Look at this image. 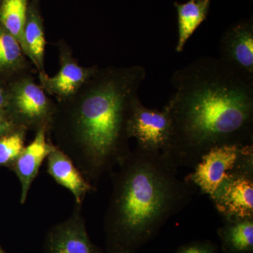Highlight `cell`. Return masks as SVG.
I'll list each match as a JSON object with an SVG mask.
<instances>
[{"mask_svg":"<svg viewBox=\"0 0 253 253\" xmlns=\"http://www.w3.org/2000/svg\"><path fill=\"white\" fill-rule=\"evenodd\" d=\"M44 253H106L91 242L83 218L76 213L48 231Z\"/></svg>","mask_w":253,"mask_h":253,"instance_id":"10","label":"cell"},{"mask_svg":"<svg viewBox=\"0 0 253 253\" xmlns=\"http://www.w3.org/2000/svg\"><path fill=\"white\" fill-rule=\"evenodd\" d=\"M118 166L105 217V253H136L189 204L198 188L162 153L136 147Z\"/></svg>","mask_w":253,"mask_h":253,"instance_id":"3","label":"cell"},{"mask_svg":"<svg viewBox=\"0 0 253 253\" xmlns=\"http://www.w3.org/2000/svg\"><path fill=\"white\" fill-rule=\"evenodd\" d=\"M210 198L223 218L253 217V167L229 174Z\"/></svg>","mask_w":253,"mask_h":253,"instance_id":"7","label":"cell"},{"mask_svg":"<svg viewBox=\"0 0 253 253\" xmlns=\"http://www.w3.org/2000/svg\"><path fill=\"white\" fill-rule=\"evenodd\" d=\"M26 131L19 126L0 137V165L15 163L24 149Z\"/></svg>","mask_w":253,"mask_h":253,"instance_id":"18","label":"cell"},{"mask_svg":"<svg viewBox=\"0 0 253 253\" xmlns=\"http://www.w3.org/2000/svg\"><path fill=\"white\" fill-rule=\"evenodd\" d=\"M166 110L172 126L166 154L177 168H194L224 144H253V76L218 58L202 56L176 70Z\"/></svg>","mask_w":253,"mask_h":253,"instance_id":"1","label":"cell"},{"mask_svg":"<svg viewBox=\"0 0 253 253\" xmlns=\"http://www.w3.org/2000/svg\"><path fill=\"white\" fill-rule=\"evenodd\" d=\"M0 253H3V251H1V249H0Z\"/></svg>","mask_w":253,"mask_h":253,"instance_id":"22","label":"cell"},{"mask_svg":"<svg viewBox=\"0 0 253 253\" xmlns=\"http://www.w3.org/2000/svg\"><path fill=\"white\" fill-rule=\"evenodd\" d=\"M1 0H0V2H1Z\"/></svg>","mask_w":253,"mask_h":253,"instance_id":"23","label":"cell"},{"mask_svg":"<svg viewBox=\"0 0 253 253\" xmlns=\"http://www.w3.org/2000/svg\"><path fill=\"white\" fill-rule=\"evenodd\" d=\"M219 59L253 76V18H245L231 25L223 33L219 43Z\"/></svg>","mask_w":253,"mask_h":253,"instance_id":"9","label":"cell"},{"mask_svg":"<svg viewBox=\"0 0 253 253\" xmlns=\"http://www.w3.org/2000/svg\"><path fill=\"white\" fill-rule=\"evenodd\" d=\"M175 253H219L217 245L208 240L196 241L182 245Z\"/></svg>","mask_w":253,"mask_h":253,"instance_id":"19","label":"cell"},{"mask_svg":"<svg viewBox=\"0 0 253 253\" xmlns=\"http://www.w3.org/2000/svg\"><path fill=\"white\" fill-rule=\"evenodd\" d=\"M17 127H19V126H16L13 122L4 121L2 116H0V137H1L2 136L1 135L4 134L5 133L7 134V133L11 132V131L14 130Z\"/></svg>","mask_w":253,"mask_h":253,"instance_id":"20","label":"cell"},{"mask_svg":"<svg viewBox=\"0 0 253 253\" xmlns=\"http://www.w3.org/2000/svg\"><path fill=\"white\" fill-rule=\"evenodd\" d=\"M23 36L28 59L36 66L38 73L44 72V56L46 41L44 23L38 0H31V2L28 3Z\"/></svg>","mask_w":253,"mask_h":253,"instance_id":"14","label":"cell"},{"mask_svg":"<svg viewBox=\"0 0 253 253\" xmlns=\"http://www.w3.org/2000/svg\"><path fill=\"white\" fill-rule=\"evenodd\" d=\"M47 163L50 175L56 182L69 190L77 204H81L86 194L93 188L76 167L72 160L54 146L47 156Z\"/></svg>","mask_w":253,"mask_h":253,"instance_id":"12","label":"cell"},{"mask_svg":"<svg viewBox=\"0 0 253 253\" xmlns=\"http://www.w3.org/2000/svg\"><path fill=\"white\" fill-rule=\"evenodd\" d=\"M217 234L224 253H253V217L223 218Z\"/></svg>","mask_w":253,"mask_h":253,"instance_id":"13","label":"cell"},{"mask_svg":"<svg viewBox=\"0 0 253 253\" xmlns=\"http://www.w3.org/2000/svg\"><path fill=\"white\" fill-rule=\"evenodd\" d=\"M127 131L129 138H135L137 147L145 151L166 154L169 149L172 135L169 115L165 109H148L139 96L133 103Z\"/></svg>","mask_w":253,"mask_h":253,"instance_id":"6","label":"cell"},{"mask_svg":"<svg viewBox=\"0 0 253 253\" xmlns=\"http://www.w3.org/2000/svg\"><path fill=\"white\" fill-rule=\"evenodd\" d=\"M60 69L56 76L50 77L39 73L41 85L44 91L56 98L57 102L72 97L97 71V66L84 67L78 64L64 42L59 43Z\"/></svg>","mask_w":253,"mask_h":253,"instance_id":"8","label":"cell"},{"mask_svg":"<svg viewBox=\"0 0 253 253\" xmlns=\"http://www.w3.org/2000/svg\"><path fill=\"white\" fill-rule=\"evenodd\" d=\"M46 128L36 131V137L31 144L25 146L15 161V170L21 184V204H25L30 188L36 177L43 161L52 151L54 145L46 140Z\"/></svg>","mask_w":253,"mask_h":253,"instance_id":"11","label":"cell"},{"mask_svg":"<svg viewBox=\"0 0 253 253\" xmlns=\"http://www.w3.org/2000/svg\"><path fill=\"white\" fill-rule=\"evenodd\" d=\"M56 109L42 87L36 84L32 73L11 81L8 86L6 111H9L16 126L27 129L49 130Z\"/></svg>","mask_w":253,"mask_h":253,"instance_id":"4","label":"cell"},{"mask_svg":"<svg viewBox=\"0 0 253 253\" xmlns=\"http://www.w3.org/2000/svg\"><path fill=\"white\" fill-rule=\"evenodd\" d=\"M8 87L4 89L0 85V116H3L7 109Z\"/></svg>","mask_w":253,"mask_h":253,"instance_id":"21","label":"cell"},{"mask_svg":"<svg viewBox=\"0 0 253 253\" xmlns=\"http://www.w3.org/2000/svg\"><path fill=\"white\" fill-rule=\"evenodd\" d=\"M178 20V42L175 50L181 52L186 42L207 18L211 0H189L186 3H174Z\"/></svg>","mask_w":253,"mask_h":253,"instance_id":"15","label":"cell"},{"mask_svg":"<svg viewBox=\"0 0 253 253\" xmlns=\"http://www.w3.org/2000/svg\"><path fill=\"white\" fill-rule=\"evenodd\" d=\"M146 74L141 66L99 68L72 97L56 103L49 129L88 182L130 152L128 120Z\"/></svg>","mask_w":253,"mask_h":253,"instance_id":"2","label":"cell"},{"mask_svg":"<svg viewBox=\"0 0 253 253\" xmlns=\"http://www.w3.org/2000/svg\"><path fill=\"white\" fill-rule=\"evenodd\" d=\"M249 167H253V144L221 145L205 154L185 179L211 196L229 174Z\"/></svg>","mask_w":253,"mask_h":253,"instance_id":"5","label":"cell"},{"mask_svg":"<svg viewBox=\"0 0 253 253\" xmlns=\"http://www.w3.org/2000/svg\"><path fill=\"white\" fill-rule=\"evenodd\" d=\"M31 64L16 38L0 24V74L14 80L32 73Z\"/></svg>","mask_w":253,"mask_h":253,"instance_id":"16","label":"cell"},{"mask_svg":"<svg viewBox=\"0 0 253 253\" xmlns=\"http://www.w3.org/2000/svg\"><path fill=\"white\" fill-rule=\"evenodd\" d=\"M28 0H1L0 2V24L16 38L28 58L24 41Z\"/></svg>","mask_w":253,"mask_h":253,"instance_id":"17","label":"cell"}]
</instances>
